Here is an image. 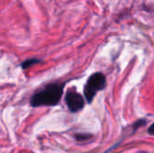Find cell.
Listing matches in <instances>:
<instances>
[{"label": "cell", "mask_w": 154, "mask_h": 153, "mask_svg": "<svg viewBox=\"0 0 154 153\" xmlns=\"http://www.w3.org/2000/svg\"><path fill=\"white\" fill-rule=\"evenodd\" d=\"M145 124H146V121H145V120H143V119H141V120H138L137 122H135V123L134 124L133 127H134V130H136V129L140 128L141 126L145 125Z\"/></svg>", "instance_id": "8992f818"}, {"label": "cell", "mask_w": 154, "mask_h": 153, "mask_svg": "<svg viewBox=\"0 0 154 153\" xmlns=\"http://www.w3.org/2000/svg\"><path fill=\"white\" fill-rule=\"evenodd\" d=\"M65 102L71 113H78L85 106L84 97L75 88L69 89L65 95Z\"/></svg>", "instance_id": "3957f363"}, {"label": "cell", "mask_w": 154, "mask_h": 153, "mask_svg": "<svg viewBox=\"0 0 154 153\" xmlns=\"http://www.w3.org/2000/svg\"><path fill=\"white\" fill-rule=\"evenodd\" d=\"M147 132H148V133H149L150 135H154V123L149 127V128H148Z\"/></svg>", "instance_id": "52a82bcc"}, {"label": "cell", "mask_w": 154, "mask_h": 153, "mask_svg": "<svg viewBox=\"0 0 154 153\" xmlns=\"http://www.w3.org/2000/svg\"><path fill=\"white\" fill-rule=\"evenodd\" d=\"M75 138L78 142H86L90 140L92 138V135L88 133H77L75 135Z\"/></svg>", "instance_id": "5b68a950"}, {"label": "cell", "mask_w": 154, "mask_h": 153, "mask_svg": "<svg viewBox=\"0 0 154 153\" xmlns=\"http://www.w3.org/2000/svg\"><path fill=\"white\" fill-rule=\"evenodd\" d=\"M40 62H42V60H37V59H29V60H24L23 63H22V68L23 69H28L29 67H32V66H33L34 64H37V63H40Z\"/></svg>", "instance_id": "277c9868"}, {"label": "cell", "mask_w": 154, "mask_h": 153, "mask_svg": "<svg viewBox=\"0 0 154 153\" xmlns=\"http://www.w3.org/2000/svg\"><path fill=\"white\" fill-rule=\"evenodd\" d=\"M106 77L101 72H97L92 74L84 87V96L88 104H90L98 91H101L106 87Z\"/></svg>", "instance_id": "7a4b0ae2"}, {"label": "cell", "mask_w": 154, "mask_h": 153, "mask_svg": "<svg viewBox=\"0 0 154 153\" xmlns=\"http://www.w3.org/2000/svg\"><path fill=\"white\" fill-rule=\"evenodd\" d=\"M65 83L54 82L46 85L31 97L30 104L32 107L40 106H57L63 95Z\"/></svg>", "instance_id": "6da1fadb"}]
</instances>
